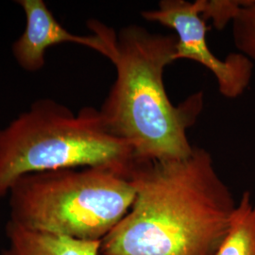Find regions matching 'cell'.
Here are the masks:
<instances>
[{
  "instance_id": "obj_1",
  "label": "cell",
  "mask_w": 255,
  "mask_h": 255,
  "mask_svg": "<svg viewBox=\"0 0 255 255\" xmlns=\"http://www.w3.org/2000/svg\"><path fill=\"white\" fill-rule=\"evenodd\" d=\"M130 179L135 199L102 239L101 255H216L237 203L207 150L137 163Z\"/></svg>"
},
{
  "instance_id": "obj_2",
  "label": "cell",
  "mask_w": 255,
  "mask_h": 255,
  "mask_svg": "<svg viewBox=\"0 0 255 255\" xmlns=\"http://www.w3.org/2000/svg\"><path fill=\"white\" fill-rule=\"evenodd\" d=\"M88 27L104 41L117 78L100 111L110 133L128 143L137 163L181 160L191 154L187 129L203 107L202 93L175 106L164 84L175 61L177 37L129 25L119 33L92 19Z\"/></svg>"
},
{
  "instance_id": "obj_3",
  "label": "cell",
  "mask_w": 255,
  "mask_h": 255,
  "mask_svg": "<svg viewBox=\"0 0 255 255\" xmlns=\"http://www.w3.org/2000/svg\"><path fill=\"white\" fill-rule=\"evenodd\" d=\"M136 164L131 146L110 133L100 111L91 107L75 115L42 99L0 128V199L27 174L101 167L130 177Z\"/></svg>"
},
{
  "instance_id": "obj_4",
  "label": "cell",
  "mask_w": 255,
  "mask_h": 255,
  "mask_svg": "<svg viewBox=\"0 0 255 255\" xmlns=\"http://www.w3.org/2000/svg\"><path fill=\"white\" fill-rule=\"evenodd\" d=\"M9 221L23 228L102 241L135 199L130 177L107 168H64L27 174L9 188Z\"/></svg>"
},
{
  "instance_id": "obj_5",
  "label": "cell",
  "mask_w": 255,
  "mask_h": 255,
  "mask_svg": "<svg viewBox=\"0 0 255 255\" xmlns=\"http://www.w3.org/2000/svg\"><path fill=\"white\" fill-rule=\"evenodd\" d=\"M205 0H162L158 8L142 11V16L172 28L177 33L175 61L187 59L206 67L215 76L219 90L228 99L240 97L250 84L254 72L252 60L242 53H231L221 60L210 49L207 27L202 17Z\"/></svg>"
},
{
  "instance_id": "obj_6",
  "label": "cell",
  "mask_w": 255,
  "mask_h": 255,
  "mask_svg": "<svg viewBox=\"0 0 255 255\" xmlns=\"http://www.w3.org/2000/svg\"><path fill=\"white\" fill-rule=\"evenodd\" d=\"M26 16L23 33L12 44L11 51L19 66L27 72H38L46 64V50L60 44L89 47L107 58L108 49L98 34L76 35L55 18L43 0H18Z\"/></svg>"
},
{
  "instance_id": "obj_7",
  "label": "cell",
  "mask_w": 255,
  "mask_h": 255,
  "mask_svg": "<svg viewBox=\"0 0 255 255\" xmlns=\"http://www.w3.org/2000/svg\"><path fill=\"white\" fill-rule=\"evenodd\" d=\"M1 255H100L101 241H84L23 228L8 221Z\"/></svg>"
},
{
  "instance_id": "obj_8",
  "label": "cell",
  "mask_w": 255,
  "mask_h": 255,
  "mask_svg": "<svg viewBox=\"0 0 255 255\" xmlns=\"http://www.w3.org/2000/svg\"><path fill=\"white\" fill-rule=\"evenodd\" d=\"M216 255H255V200L250 192L237 202L228 235Z\"/></svg>"
},
{
  "instance_id": "obj_9",
  "label": "cell",
  "mask_w": 255,
  "mask_h": 255,
  "mask_svg": "<svg viewBox=\"0 0 255 255\" xmlns=\"http://www.w3.org/2000/svg\"><path fill=\"white\" fill-rule=\"evenodd\" d=\"M233 35L240 53L255 60V0L244 1L233 20Z\"/></svg>"
},
{
  "instance_id": "obj_10",
  "label": "cell",
  "mask_w": 255,
  "mask_h": 255,
  "mask_svg": "<svg viewBox=\"0 0 255 255\" xmlns=\"http://www.w3.org/2000/svg\"><path fill=\"white\" fill-rule=\"evenodd\" d=\"M243 3L244 1L236 0H205L202 17L205 20L212 19L215 27L223 28L229 22H233Z\"/></svg>"
}]
</instances>
